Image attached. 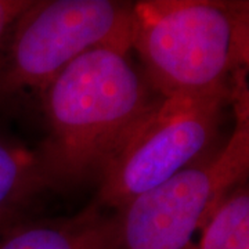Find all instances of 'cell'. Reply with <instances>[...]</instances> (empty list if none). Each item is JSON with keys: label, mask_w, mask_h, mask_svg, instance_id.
<instances>
[{"label": "cell", "mask_w": 249, "mask_h": 249, "mask_svg": "<svg viewBox=\"0 0 249 249\" xmlns=\"http://www.w3.org/2000/svg\"><path fill=\"white\" fill-rule=\"evenodd\" d=\"M40 93L49 136L39 154L54 183L100 176L162 98L116 47L83 53Z\"/></svg>", "instance_id": "6da1fadb"}, {"label": "cell", "mask_w": 249, "mask_h": 249, "mask_svg": "<svg viewBox=\"0 0 249 249\" xmlns=\"http://www.w3.org/2000/svg\"><path fill=\"white\" fill-rule=\"evenodd\" d=\"M248 1L142 0L133 3L130 52L160 97L234 94L247 82Z\"/></svg>", "instance_id": "7a4b0ae2"}, {"label": "cell", "mask_w": 249, "mask_h": 249, "mask_svg": "<svg viewBox=\"0 0 249 249\" xmlns=\"http://www.w3.org/2000/svg\"><path fill=\"white\" fill-rule=\"evenodd\" d=\"M231 104L235 127L222 150L114 211L107 249L193 248L196 232L248 176V91Z\"/></svg>", "instance_id": "3957f363"}, {"label": "cell", "mask_w": 249, "mask_h": 249, "mask_svg": "<svg viewBox=\"0 0 249 249\" xmlns=\"http://www.w3.org/2000/svg\"><path fill=\"white\" fill-rule=\"evenodd\" d=\"M133 3L114 0L31 1L0 40V100L42 90L96 47L130 52Z\"/></svg>", "instance_id": "277c9868"}, {"label": "cell", "mask_w": 249, "mask_h": 249, "mask_svg": "<svg viewBox=\"0 0 249 249\" xmlns=\"http://www.w3.org/2000/svg\"><path fill=\"white\" fill-rule=\"evenodd\" d=\"M231 98L229 93L160 98L101 172L97 204L116 211L198 162Z\"/></svg>", "instance_id": "5b68a950"}, {"label": "cell", "mask_w": 249, "mask_h": 249, "mask_svg": "<svg viewBox=\"0 0 249 249\" xmlns=\"http://www.w3.org/2000/svg\"><path fill=\"white\" fill-rule=\"evenodd\" d=\"M111 214L96 202L72 217L19 220L0 235V249H107Z\"/></svg>", "instance_id": "8992f818"}, {"label": "cell", "mask_w": 249, "mask_h": 249, "mask_svg": "<svg viewBox=\"0 0 249 249\" xmlns=\"http://www.w3.org/2000/svg\"><path fill=\"white\" fill-rule=\"evenodd\" d=\"M52 183L39 151L0 136V229L22 220V212Z\"/></svg>", "instance_id": "52a82bcc"}, {"label": "cell", "mask_w": 249, "mask_h": 249, "mask_svg": "<svg viewBox=\"0 0 249 249\" xmlns=\"http://www.w3.org/2000/svg\"><path fill=\"white\" fill-rule=\"evenodd\" d=\"M191 249H249V191L240 184L224 196Z\"/></svg>", "instance_id": "ba28073f"}, {"label": "cell", "mask_w": 249, "mask_h": 249, "mask_svg": "<svg viewBox=\"0 0 249 249\" xmlns=\"http://www.w3.org/2000/svg\"><path fill=\"white\" fill-rule=\"evenodd\" d=\"M32 0H0V40Z\"/></svg>", "instance_id": "9c48e42d"}, {"label": "cell", "mask_w": 249, "mask_h": 249, "mask_svg": "<svg viewBox=\"0 0 249 249\" xmlns=\"http://www.w3.org/2000/svg\"><path fill=\"white\" fill-rule=\"evenodd\" d=\"M4 231V230H3V229H0V235H1V232Z\"/></svg>", "instance_id": "30bf717a"}]
</instances>
